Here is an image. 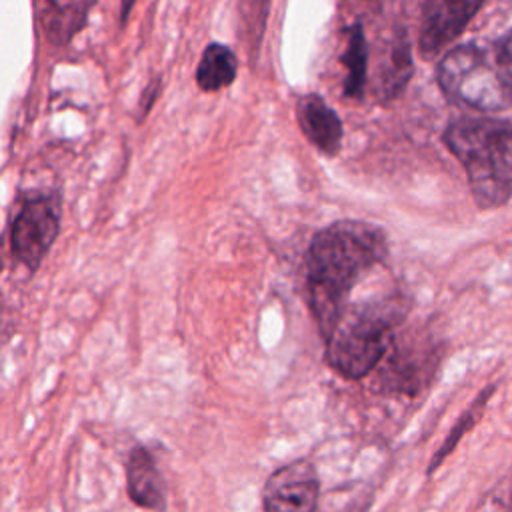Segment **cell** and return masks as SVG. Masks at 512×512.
Wrapping results in <instances>:
<instances>
[{
	"label": "cell",
	"mask_w": 512,
	"mask_h": 512,
	"mask_svg": "<svg viewBox=\"0 0 512 512\" xmlns=\"http://www.w3.org/2000/svg\"><path fill=\"white\" fill-rule=\"evenodd\" d=\"M404 316L398 296L372 298L348 306L332 336L326 340L328 364L348 380L372 372L394 346V328Z\"/></svg>",
	"instance_id": "cell-3"
},
{
	"label": "cell",
	"mask_w": 512,
	"mask_h": 512,
	"mask_svg": "<svg viewBox=\"0 0 512 512\" xmlns=\"http://www.w3.org/2000/svg\"><path fill=\"white\" fill-rule=\"evenodd\" d=\"M414 72L412 46L404 26H394L384 40L376 66V94L380 100H392L406 88Z\"/></svg>",
	"instance_id": "cell-8"
},
{
	"label": "cell",
	"mask_w": 512,
	"mask_h": 512,
	"mask_svg": "<svg viewBox=\"0 0 512 512\" xmlns=\"http://www.w3.org/2000/svg\"><path fill=\"white\" fill-rule=\"evenodd\" d=\"M94 2H44L38 4V18L44 34L52 44H68L76 32H80L88 20V12Z\"/></svg>",
	"instance_id": "cell-11"
},
{
	"label": "cell",
	"mask_w": 512,
	"mask_h": 512,
	"mask_svg": "<svg viewBox=\"0 0 512 512\" xmlns=\"http://www.w3.org/2000/svg\"><path fill=\"white\" fill-rule=\"evenodd\" d=\"M442 92L472 110L496 112L510 106L508 92L500 78L494 50L478 44H462L448 50L436 72Z\"/></svg>",
	"instance_id": "cell-4"
},
{
	"label": "cell",
	"mask_w": 512,
	"mask_h": 512,
	"mask_svg": "<svg viewBox=\"0 0 512 512\" xmlns=\"http://www.w3.org/2000/svg\"><path fill=\"white\" fill-rule=\"evenodd\" d=\"M472 0H430L422 4V22L418 32V52L422 58H436L450 42H454L468 22L482 8Z\"/></svg>",
	"instance_id": "cell-7"
},
{
	"label": "cell",
	"mask_w": 512,
	"mask_h": 512,
	"mask_svg": "<svg viewBox=\"0 0 512 512\" xmlns=\"http://www.w3.org/2000/svg\"><path fill=\"white\" fill-rule=\"evenodd\" d=\"M320 480L308 460H294L274 470L262 490L264 512H316Z\"/></svg>",
	"instance_id": "cell-6"
},
{
	"label": "cell",
	"mask_w": 512,
	"mask_h": 512,
	"mask_svg": "<svg viewBox=\"0 0 512 512\" xmlns=\"http://www.w3.org/2000/svg\"><path fill=\"white\" fill-rule=\"evenodd\" d=\"M496 66L500 72V78L504 82V88L508 92V98L512 102V30L500 38V42L494 48Z\"/></svg>",
	"instance_id": "cell-15"
},
{
	"label": "cell",
	"mask_w": 512,
	"mask_h": 512,
	"mask_svg": "<svg viewBox=\"0 0 512 512\" xmlns=\"http://www.w3.org/2000/svg\"><path fill=\"white\" fill-rule=\"evenodd\" d=\"M296 118L302 134L326 156L340 150L344 136L342 120L336 110L320 94H304L296 102Z\"/></svg>",
	"instance_id": "cell-9"
},
{
	"label": "cell",
	"mask_w": 512,
	"mask_h": 512,
	"mask_svg": "<svg viewBox=\"0 0 512 512\" xmlns=\"http://www.w3.org/2000/svg\"><path fill=\"white\" fill-rule=\"evenodd\" d=\"M128 498L150 512L166 510V486L154 456L146 446H134L126 458Z\"/></svg>",
	"instance_id": "cell-10"
},
{
	"label": "cell",
	"mask_w": 512,
	"mask_h": 512,
	"mask_svg": "<svg viewBox=\"0 0 512 512\" xmlns=\"http://www.w3.org/2000/svg\"><path fill=\"white\" fill-rule=\"evenodd\" d=\"M368 40L364 26L360 22H354L346 30V46L340 56V62L346 70L344 78V94L348 98H360L364 94L366 76H368Z\"/></svg>",
	"instance_id": "cell-13"
},
{
	"label": "cell",
	"mask_w": 512,
	"mask_h": 512,
	"mask_svg": "<svg viewBox=\"0 0 512 512\" xmlns=\"http://www.w3.org/2000/svg\"><path fill=\"white\" fill-rule=\"evenodd\" d=\"M62 200L60 194H38L26 200L16 214L10 230L14 258L36 272L60 232Z\"/></svg>",
	"instance_id": "cell-5"
},
{
	"label": "cell",
	"mask_w": 512,
	"mask_h": 512,
	"mask_svg": "<svg viewBox=\"0 0 512 512\" xmlns=\"http://www.w3.org/2000/svg\"><path fill=\"white\" fill-rule=\"evenodd\" d=\"M386 256L384 230L368 222L338 220L314 234L306 256V292L324 340L342 320L354 284Z\"/></svg>",
	"instance_id": "cell-1"
},
{
	"label": "cell",
	"mask_w": 512,
	"mask_h": 512,
	"mask_svg": "<svg viewBox=\"0 0 512 512\" xmlns=\"http://www.w3.org/2000/svg\"><path fill=\"white\" fill-rule=\"evenodd\" d=\"M486 396H490V390H486L476 402H474V406L458 420V424L452 428V432L448 434V438H446V442L442 444V448L436 452V456H434V460H432V464H430V472L454 450V446L458 444V440L464 436V432L466 430H470V426L474 424V420H476V416L480 414V410H482V406H484V402H486Z\"/></svg>",
	"instance_id": "cell-14"
},
{
	"label": "cell",
	"mask_w": 512,
	"mask_h": 512,
	"mask_svg": "<svg viewBox=\"0 0 512 512\" xmlns=\"http://www.w3.org/2000/svg\"><path fill=\"white\" fill-rule=\"evenodd\" d=\"M448 150L466 170L480 208H498L512 198V124L490 116H462L444 132Z\"/></svg>",
	"instance_id": "cell-2"
},
{
	"label": "cell",
	"mask_w": 512,
	"mask_h": 512,
	"mask_svg": "<svg viewBox=\"0 0 512 512\" xmlns=\"http://www.w3.org/2000/svg\"><path fill=\"white\" fill-rule=\"evenodd\" d=\"M238 74V58L226 44L212 42L204 48L196 66V84L204 92H216L234 82Z\"/></svg>",
	"instance_id": "cell-12"
}]
</instances>
